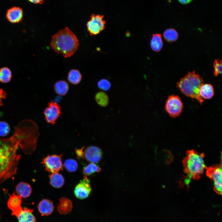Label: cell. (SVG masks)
<instances>
[{
	"instance_id": "cell-1",
	"label": "cell",
	"mask_w": 222,
	"mask_h": 222,
	"mask_svg": "<svg viewBox=\"0 0 222 222\" xmlns=\"http://www.w3.org/2000/svg\"><path fill=\"white\" fill-rule=\"evenodd\" d=\"M18 146L10 138L0 139V184L17 172L20 158L16 153Z\"/></svg>"
},
{
	"instance_id": "cell-2",
	"label": "cell",
	"mask_w": 222,
	"mask_h": 222,
	"mask_svg": "<svg viewBox=\"0 0 222 222\" xmlns=\"http://www.w3.org/2000/svg\"><path fill=\"white\" fill-rule=\"evenodd\" d=\"M79 45L75 35L68 27L55 34L52 37L50 46L56 53L62 54L64 58L74 54Z\"/></svg>"
},
{
	"instance_id": "cell-3",
	"label": "cell",
	"mask_w": 222,
	"mask_h": 222,
	"mask_svg": "<svg viewBox=\"0 0 222 222\" xmlns=\"http://www.w3.org/2000/svg\"><path fill=\"white\" fill-rule=\"evenodd\" d=\"M203 80L195 71L188 72L185 76L180 79L176 83L177 87L186 96L195 99L201 104L204 101L199 94L200 87Z\"/></svg>"
},
{
	"instance_id": "cell-4",
	"label": "cell",
	"mask_w": 222,
	"mask_h": 222,
	"mask_svg": "<svg viewBox=\"0 0 222 222\" xmlns=\"http://www.w3.org/2000/svg\"><path fill=\"white\" fill-rule=\"evenodd\" d=\"M204 153H199L194 150L187 151L183 161L184 171L187 178L199 179L205 169L207 168L204 160Z\"/></svg>"
},
{
	"instance_id": "cell-5",
	"label": "cell",
	"mask_w": 222,
	"mask_h": 222,
	"mask_svg": "<svg viewBox=\"0 0 222 222\" xmlns=\"http://www.w3.org/2000/svg\"><path fill=\"white\" fill-rule=\"evenodd\" d=\"M183 108V104L178 96L172 94L168 97L165 107V111L173 118L179 116Z\"/></svg>"
},
{
	"instance_id": "cell-6",
	"label": "cell",
	"mask_w": 222,
	"mask_h": 222,
	"mask_svg": "<svg viewBox=\"0 0 222 222\" xmlns=\"http://www.w3.org/2000/svg\"><path fill=\"white\" fill-rule=\"evenodd\" d=\"M60 155H48L43 158L41 163L44 165L45 170L52 173H58L63 170V165Z\"/></svg>"
},
{
	"instance_id": "cell-7",
	"label": "cell",
	"mask_w": 222,
	"mask_h": 222,
	"mask_svg": "<svg viewBox=\"0 0 222 222\" xmlns=\"http://www.w3.org/2000/svg\"><path fill=\"white\" fill-rule=\"evenodd\" d=\"M221 164H217L207 168L206 175L213 182L214 189L218 194L222 192Z\"/></svg>"
},
{
	"instance_id": "cell-8",
	"label": "cell",
	"mask_w": 222,
	"mask_h": 222,
	"mask_svg": "<svg viewBox=\"0 0 222 222\" xmlns=\"http://www.w3.org/2000/svg\"><path fill=\"white\" fill-rule=\"evenodd\" d=\"M104 15L92 14L90 20L86 24L87 30L91 36L99 34L105 27L106 22L104 19Z\"/></svg>"
},
{
	"instance_id": "cell-9",
	"label": "cell",
	"mask_w": 222,
	"mask_h": 222,
	"mask_svg": "<svg viewBox=\"0 0 222 222\" xmlns=\"http://www.w3.org/2000/svg\"><path fill=\"white\" fill-rule=\"evenodd\" d=\"M43 114L47 123L54 125L61 116V106L56 102L51 101L48 102Z\"/></svg>"
},
{
	"instance_id": "cell-10",
	"label": "cell",
	"mask_w": 222,
	"mask_h": 222,
	"mask_svg": "<svg viewBox=\"0 0 222 222\" xmlns=\"http://www.w3.org/2000/svg\"><path fill=\"white\" fill-rule=\"evenodd\" d=\"M92 191L90 181L86 176L81 180L76 186L74 194L77 198L84 199L87 198Z\"/></svg>"
},
{
	"instance_id": "cell-11",
	"label": "cell",
	"mask_w": 222,
	"mask_h": 222,
	"mask_svg": "<svg viewBox=\"0 0 222 222\" xmlns=\"http://www.w3.org/2000/svg\"><path fill=\"white\" fill-rule=\"evenodd\" d=\"M103 155L102 150L96 146H89L84 151V158L90 163L98 162L101 159Z\"/></svg>"
},
{
	"instance_id": "cell-12",
	"label": "cell",
	"mask_w": 222,
	"mask_h": 222,
	"mask_svg": "<svg viewBox=\"0 0 222 222\" xmlns=\"http://www.w3.org/2000/svg\"><path fill=\"white\" fill-rule=\"evenodd\" d=\"M9 195V198L7 203L8 208L12 211V215L17 217L23 210L21 206L22 198L15 192Z\"/></svg>"
},
{
	"instance_id": "cell-13",
	"label": "cell",
	"mask_w": 222,
	"mask_h": 222,
	"mask_svg": "<svg viewBox=\"0 0 222 222\" xmlns=\"http://www.w3.org/2000/svg\"><path fill=\"white\" fill-rule=\"evenodd\" d=\"M6 17L9 21L11 23H19L22 19L23 10L19 7H13L7 10Z\"/></svg>"
},
{
	"instance_id": "cell-14",
	"label": "cell",
	"mask_w": 222,
	"mask_h": 222,
	"mask_svg": "<svg viewBox=\"0 0 222 222\" xmlns=\"http://www.w3.org/2000/svg\"><path fill=\"white\" fill-rule=\"evenodd\" d=\"M38 209L42 216H48L51 214L54 209L53 202L51 200L44 199L41 200L38 205Z\"/></svg>"
},
{
	"instance_id": "cell-15",
	"label": "cell",
	"mask_w": 222,
	"mask_h": 222,
	"mask_svg": "<svg viewBox=\"0 0 222 222\" xmlns=\"http://www.w3.org/2000/svg\"><path fill=\"white\" fill-rule=\"evenodd\" d=\"M72 204L71 200L64 197L60 199L57 209L60 214L66 215L72 211Z\"/></svg>"
},
{
	"instance_id": "cell-16",
	"label": "cell",
	"mask_w": 222,
	"mask_h": 222,
	"mask_svg": "<svg viewBox=\"0 0 222 222\" xmlns=\"http://www.w3.org/2000/svg\"><path fill=\"white\" fill-rule=\"evenodd\" d=\"M17 194L22 198H25L31 195L32 189L31 185L28 183L21 182L18 184L15 187Z\"/></svg>"
},
{
	"instance_id": "cell-17",
	"label": "cell",
	"mask_w": 222,
	"mask_h": 222,
	"mask_svg": "<svg viewBox=\"0 0 222 222\" xmlns=\"http://www.w3.org/2000/svg\"><path fill=\"white\" fill-rule=\"evenodd\" d=\"M33 212V209L28 208L23 209L17 217L18 222H35L36 219Z\"/></svg>"
},
{
	"instance_id": "cell-18",
	"label": "cell",
	"mask_w": 222,
	"mask_h": 222,
	"mask_svg": "<svg viewBox=\"0 0 222 222\" xmlns=\"http://www.w3.org/2000/svg\"><path fill=\"white\" fill-rule=\"evenodd\" d=\"M199 94L202 98L205 99H211L214 94L213 86L211 84H202L200 88Z\"/></svg>"
},
{
	"instance_id": "cell-19",
	"label": "cell",
	"mask_w": 222,
	"mask_h": 222,
	"mask_svg": "<svg viewBox=\"0 0 222 222\" xmlns=\"http://www.w3.org/2000/svg\"><path fill=\"white\" fill-rule=\"evenodd\" d=\"M50 183L53 187L60 188L64 183V179L63 176L58 173H52L49 175Z\"/></svg>"
},
{
	"instance_id": "cell-20",
	"label": "cell",
	"mask_w": 222,
	"mask_h": 222,
	"mask_svg": "<svg viewBox=\"0 0 222 222\" xmlns=\"http://www.w3.org/2000/svg\"><path fill=\"white\" fill-rule=\"evenodd\" d=\"M163 45L161 35L159 34H153L150 42L151 49L154 51L158 52L162 49Z\"/></svg>"
},
{
	"instance_id": "cell-21",
	"label": "cell",
	"mask_w": 222,
	"mask_h": 222,
	"mask_svg": "<svg viewBox=\"0 0 222 222\" xmlns=\"http://www.w3.org/2000/svg\"><path fill=\"white\" fill-rule=\"evenodd\" d=\"M54 88L55 92L61 96H64L68 93L69 86L68 83L64 80H60L55 84Z\"/></svg>"
},
{
	"instance_id": "cell-22",
	"label": "cell",
	"mask_w": 222,
	"mask_h": 222,
	"mask_svg": "<svg viewBox=\"0 0 222 222\" xmlns=\"http://www.w3.org/2000/svg\"><path fill=\"white\" fill-rule=\"evenodd\" d=\"M82 78V75L77 69H72L68 72L67 79L72 84L76 85L81 81Z\"/></svg>"
},
{
	"instance_id": "cell-23",
	"label": "cell",
	"mask_w": 222,
	"mask_h": 222,
	"mask_svg": "<svg viewBox=\"0 0 222 222\" xmlns=\"http://www.w3.org/2000/svg\"><path fill=\"white\" fill-rule=\"evenodd\" d=\"M95 99L97 103L101 107H106L109 104V97L104 92L100 91L97 92L95 94Z\"/></svg>"
},
{
	"instance_id": "cell-24",
	"label": "cell",
	"mask_w": 222,
	"mask_h": 222,
	"mask_svg": "<svg viewBox=\"0 0 222 222\" xmlns=\"http://www.w3.org/2000/svg\"><path fill=\"white\" fill-rule=\"evenodd\" d=\"M164 38L168 42L172 43L177 40L178 38V34L176 31L173 28L166 29L163 33Z\"/></svg>"
},
{
	"instance_id": "cell-25",
	"label": "cell",
	"mask_w": 222,
	"mask_h": 222,
	"mask_svg": "<svg viewBox=\"0 0 222 222\" xmlns=\"http://www.w3.org/2000/svg\"><path fill=\"white\" fill-rule=\"evenodd\" d=\"M12 77L11 71L9 68L6 67L2 68L0 69V82L6 83L9 82Z\"/></svg>"
},
{
	"instance_id": "cell-26",
	"label": "cell",
	"mask_w": 222,
	"mask_h": 222,
	"mask_svg": "<svg viewBox=\"0 0 222 222\" xmlns=\"http://www.w3.org/2000/svg\"><path fill=\"white\" fill-rule=\"evenodd\" d=\"M101 171V168L94 163H90L84 167L83 172L85 176L90 175L95 172H99Z\"/></svg>"
},
{
	"instance_id": "cell-27",
	"label": "cell",
	"mask_w": 222,
	"mask_h": 222,
	"mask_svg": "<svg viewBox=\"0 0 222 222\" xmlns=\"http://www.w3.org/2000/svg\"><path fill=\"white\" fill-rule=\"evenodd\" d=\"M64 166L68 172L72 173L76 171L78 168V164L73 159H68L64 161Z\"/></svg>"
},
{
	"instance_id": "cell-28",
	"label": "cell",
	"mask_w": 222,
	"mask_h": 222,
	"mask_svg": "<svg viewBox=\"0 0 222 222\" xmlns=\"http://www.w3.org/2000/svg\"><path fill=\"white\" fill-rule=\"evenodd\" d=\"M10 131V126L7 122L0 121V136L3 137L6 136Z\"/></svg>"
},
{
	"instance_id": "cell-29",
	"label": "cell",
	"mask_w": 222,
	"mask_h": 222,
	"mask_svg": "<svg viewBox=\"0 0 222 222\" xmlns=\"http://www.w3.org/2000/svg\"><path fill=\"white\" fill-rule=\"evenodd\" d=\"M97 85L99 88L104 91L109 90L111 87L110 82L105 79H102L99 80Z\"/></svg>"
},
{
	"instance_id": "cell-30",
	"label": "cell",
	"mask_w": 222,
	"mask_h": 222,
	"mask_svg": "<svg viewBox=\"0 0 222 222\" xmlns=\"http://www.w3.org/2000/svg\"><path fill=\"white\" fill-rule=\"evenodd\" d=\"M214 68V74L215 76L222 73V60L219 59H216L214 60L213 64Z\"/></svg>"
},
{
	"instance_id": "cell-31",
	"label": "cell",
	"mask_w": 222,
	"mask_h": 222,
	"mask_svg": "<svg viewBox=\"0 0 222 222\" xmlns=\"http://www.w3.org/2000/svg\"><path fill=\"white\" fill-rule=\"evenodd\" d=\"M6 93L2 89L0 88V106L3 105L2 99L6 98Z\"/></svg>"
},
{
	"instance_id": "cell-32",
	"label": "cell",
	"mask_w": 222,
	"mask_h": 222,
	"mask_svg": "<svg viewBox=\"0 0 222 222\" xmlns=\"http://www.w3.org/2000/svg\"><path fill=\"white\" fill-rule=\"evenodd\" d=\"M84 147L80 149H76V153L77 156L79 158H84L83 149Z\"/></svg>"
},
{
	"instance_id": "cell-33",
	"label": "cell",
	"mask_w": 222,
	"mask_h": 222,
	"mask_svg": "<svg viewBox=\"0 0 222 222\" xmlns=\"http://www.w3.org/2000/svg\"><path fill=\"white\" fill-rule=\"evenodd\" d=\"M30 2L35 4H42L44 0H28Z\"/></svg>"
},
{
	"instance_id": "cell-34",
	"label": "cell",
	"mask_w": 222,
	"mask_h": 222,
	"mask_svg": "<svg viewBox=\"0 0 222 222\" xmlns=\"http://www.w3.org/2000/svg\"><path fill=\"white\" fill-rule=\"evenodd\" d=\"M179 1L181 4H187L190 2L192 0H178Z\"/></svg>"
}]
</instances>
